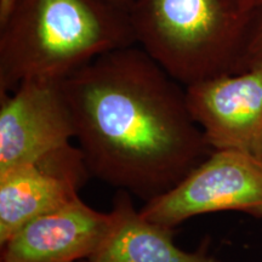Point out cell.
<instances>
[{
  "label": "cell",
  "instance_id": "obj_13",
  "mask_svg": "<svg viewBox=\"0 0 262 262\" xmlns=\"http://www.w3.org/2000/svg\"><path fill=\"white\" fill-rule=\"evenodd\" d=\"M110 3H112L113 5H116L117 8H119L120 10H123V11H125L129 14L131 8H133L134 3H135V0H108Z\"/></svg>",
  "mask_w": 262,
  "mask_h": 262
},
{
  "label": "cell",
  "instance_id": "obj_10",
  "mask_svg": "<svg viewBox=\"0 0 262 262\" xmlns=\"http://www.w3.org/2000/svg\"><path fill=\"white\" fill-rule=\"evenodd\" d=\"M262 61V8L257 10L251 19L250 28H249L247 47L243 62H242V71H247L254 67L258 62Z\"/></svg>",
  "mask_w": 262,
  "mask_h": 262
},
{
  "label": "cell",
  "instance_id": "obj_4",
  "mask_svg": "<svg viewBox=\"0 0 262 262\" xmlns=\"http://www.w3.org/2000/svg\"><path fill=\"white\" fill-rule=\"evenodd\" d=\"M168 228L205 214L239 211L262 219V158L232 149L212 150L175 187L140 209Z\"/></svg>",
  "mask_w": 262,
  "mask_h": 262
},
{
  "label": "cell",
  "instance_id": "obj_2",
  "mask_svg": "<svg viewBox=\"0 0 262 262\" xmlns=\"http://www.w3.org/2000/svg\"><path fill=\"white\" fill-rule=\"evenodd\" d=\"M135 44L129 14L108 0H16L0 24V94L29 79L63 80Z\"/></svg>",
  "mask_w": 262,
  "mask_h": 262
},
{
  "label": "cell",
  "instance_id": "obj_12",
  "mask_svg": "<svg viewBox=\"0 0 262 262\" xmlns=\"http://www.w3.org/2000/svg\"><path fill=\"white\" fill-rule=\"evenodd\" d=\"M16 0H0V24L5 21Z\"/></svg>",
  "mask_w": 262,
  "mask_h": 262
},
{
  "label": "cell",
  "instance_id": "obj_11",
  "mask_svg": "<svg viewBox=\"0 0 262 262\" xmlns=\"http://www.w3.org/2000/svg\"><path fill=\"white\" fill-rule=\"evenodd\" d=\"M237 3L242 6V9L245 12L253 16L257 10L262 8V0H237Z\"/></svg>",
  "mask_w": 262,
  "mask_h": 262
},
{
  "label": "cell",
  "instance_id": "obj_1",
  "mask_svg": "<svg viewBox=\"0 0 262 262\" xmlns=\"http://www.w3.org/2000/svg\"><path fill=\"white\" fill-rule=\"evenodd\" d=\"M182 86L135 45L62 80L90 175L148 202L210 155Z\"/></svg>",
  "mask_w": 262,
  "mask_h": 262
},
{
  "label": "cell",
  "instance_id": "obj_9",
  "mask_svg": "<svg viewBox=\"0 0 262 262\" xmlns=\"http://www.w3.org/2000/svg\"><path fill=\"white\" fill-rule=\"evenodd\" d=\"M113 224L85 262H222L203 244L186 251L173 241V229L147 219L134 205L129 192L118 189L113 199Z\"/></svg>",
  "mask_w": 262,
  "mask_h": 262
},
{
  "label": "cell",
  "instance_id": "obj_7",
  "mask_svg": "<svg viewBox=\"0 0 262 262\" xmlns=\"http://www.w3.org/2000/svg\"><path fill=\"white\" fill-rule=\"evenodd\" d=\"M90 176L83 152L72 143L0 173V244L34 219L80 198Z\"/></svg>",
  "mask_w": 262,
  "mask_h": 262
},
{
  "label": "cell",
  "instance_id": "obj_3",
  "mask_svg": "<svg viewBox=\"0 0 262 262\" xmlns=\"http://www.w3.org/2000/svg\"><path fill=\"white\" fill-rule=\"evenodd\" d=\"M140 45L183 86L242 71L253 15L237 0H135Z\"/></svg>",
  "mask_w": 262,
  "mask_h": 262
},
{
  "label": "cell",
  "instance_id": "obj_8",
  "mask_svg": "<svg viewBox=\"0 0 262 262\" xmlns=\"http://www.w3.org/2000/svg\"><path fill=\"white\" fill-rule=\"evenodd\" d=\"M112 211L101 212L81 198L34 219L0 244V262H79L110 232Z\"/></svg>",
  "mask_w": 262,
  "mask_h": 262
},
{
  "label": "cell",
  "instance_id": "obj_5",
  "mask_svg": "<svg viewBox=\"0 0 262 262\" xmlns=\"http://www.w3.org/2000/svg\"><path fill=\"white\" fill-rule=\"evenodd\" d=\"M75 139L62 80L29 79L0 94V173Z\"/></svg>",
  "mask_w": 262,
  "mask_h": 262
},
{
  "label": "cell",
  "instance_id": "obj_6",
  "mask_svg": "<svg viewBox=\"0 0 262 262\" xmlns=\"http://www.w3.org/2000/svg\"><path fill=\"white\" fill-rule=\"evenodd\" d=\"M185 89L189 113L212 150H239L262 158V61Z\"/></svg>",
  "mask_w": 262,
  "mask_h": 262
}]
</instances>
